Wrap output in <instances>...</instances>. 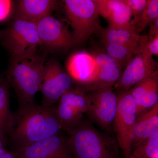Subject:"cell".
I'll list each match as a JSON object with an SVG mask.
<instances>
[{
    "mask_svg": "<svg viewBox=\"0 0 158 158\" xmlns=\"http://www.w3.org/2000/svg\"><path fill=\"white\" fill-rule=\"evenodd\" d=\"M62 130L56 107L34 104L19 109L15 116L14 124L9 134L19 148L55 135Z\"/></svg>",
    "mask_w": 158,
    "mask_h": 158,
    "instance_id": "obj_1",
    "label": "cell"
},
{
    "mask_svg": "<svg viewBox=\"0 0 158 158\" xmlns=\"http://www.w3.org/2000/svg\"><path fill=\"white\" fill-rule=\"evenodd\" d=\"M44 65V57L36 53L23 58H11L7 81L16 92L19 109L34 104L35 95L41 90Z\"/></svg>",
    "mask_w": 158,
    "mask_h": 158,
    "instance_id": "obj_2",
    "label": "cell"
},
{
    "mask_svg": "<svg viewBox=\"0 0 158 158\" xmlns=\"http://www.w3.org/2000/svg\"><path fill=\"white\" fill-rule=\"evenodd\" d=\"M68 133L73 158H120L117 141L89 122L82 120Z\"/></svg>",
    "mask_w": 158,
    "mask_h": 158,
    "instance_id": "obj_3",
    "label": "cell"
},
{
    "mask_svg": "<svg viewBox=\"0 0 158 158\" xmlns=\"http://www.w3.org/2000/svg\"><path fill=\"white\" fill-rule=\"evenodd\" d=\"M63 2L77 44L86 42L100 27L95 0H65Z\"/></svg>",
    "mask_w": 158,
    "mask_h": 158,
    "instance_id": "obj_4",
    "label": "cell"
},
{
    "mask_svg": "<svg viewBox=\"0 0 158 158\" xmlns=\"http://www.w3.org/2000/svg\"><path fill=\"white\" fill-rule=\"evenodd\" d=\"M3 44L11 58H20L36 53L42 45L36 23L15 17L2 37Z\"/></svg>",
    "mask_w": 158,
    "mask_h": 158,
    "instance_id": "obj_5",
    "label": "cell"
},
{
    "mask_svg": "<svg viewBox=\"0 0 158 158\" xmlns=\"http://www.w3.org/2000/svg\"><path fill=\"white\" fill-rule=\"evenodd\" d=\"M116 94L117 109L113 127L123 158H127L132 151V138L137 117L135 102L129 90Z\"/></svg>",
    "mask_w": 158,
    "mask_h": 158,
    "instance_id": "obj_6",
    "label": "cell"
},
{
    "mask_svg": "<svg viewBox=\"0 0 158 158\" xmlns=\"http://www.w3.org/2000/svg\"><path fill=\"white\" fill-rule=\"evenodd\" d=\"M113 88L86 91L88 100L87 113L103 129L110 131L113 127L117 106V96Z\"/></svg>",
    "mask_w": 158,
    "mask_h": 158,
    "instance_id": "obj_7",
    "label": "cell"
},
{
    "mask_svg": "<svg viewBox=\"0 0 158 158\" xmlns=\"http://www.w3.org/2000/svg\"><path fill=\"white\" fill-rule=\"evenodd\" d=\"M73 81L56 60L44 65L41 90L42 106L51 107L59 101L65 93L73 88Z\"/></svg>",
    "mask_w": 158,
    "mask_h": 158,
    "instance_id": "obj_8",
    "label": "cell"
},
{
    "mask_svg": "<svg viewBox=\"0 0 158 158\" xmlns=\"http://www.w3.org/2000/svg\"><path fill=\"white\" fill-rule=\"evenodd\" d=\"M59 102L57 116L63 130L69 132L81 121L83 115L87 113V92L80 87L73 88L62 95Z\"/></svg>",
    "mask_w": 158,
    "mask_h": 158,
    "instance_id": "obj_9",
    "label": "cell"
},
{
    "mask_svg": "<svg viewBox=\"0 0 158 158\" xmlns=\"http://www.w3.org/2000/svg\"><path fill=\"white\" fill-rule=\"evenodd\" d=\"M36 24L41 44L49 49L68 50L77 44L68 27L51 15L40 19Z\"/></svg>",
    "mask_w": 158,
    "mask_h": 158,
    "instance_id": "obj_10",
    "label": "cell"
},
{
    "mask_svg": "<svg viewBox=\"0 0 158 158\" xmlns=\"http://www.w3.org/2000/svg\"><path fill=\"white\" fill-rule=\"evenodd\" d=\"M13 152L18 158H73L68 138L60 133Z\"/></svg>",
    "mask_w": 158,
    "mask_h": 158,
    "instance_id": "obj_11",
    "label": "cell"
},
{
    "mask_svg": "<svg viewBox=\"0 0 158 158\" xmlns=\"http://www.w3.org/2000/svg\"><path fill=\"white\" fill-rule=\"evenodd\" d=\"M157 69L153 57L136 54L126 66L113 89L118 92L128 91L136 84L150 76Z\"/></svg>",
    "mask_w": 158,
    "mask_h": 158,
    "instance_id": "obj_12",
    "label": "cell"
},
{
    "mask_svg": "<svg viewBox=\"0 0 158 158\" xmlns=\"http://www.w3.org/2000/svg\"><path fill=\"white\" fill-rule=\"evenodd\" d=\"M67 73L74 82L85 89L96 79L99 70L92 54L85 51L74 53L67 60Z\"/></svg>",
    "mask_w": 158,
    "mask_h": 158,
    "instance_id": "obj_13",
    "label": "cell"
},
{
    "mask_svg": "<svg viewBox=\"0 0 158 158\" xmlns=\"http://www.w3.org/2000/svg\"><path fill=\"white\" fill-rule=\"evenodd\" d=\"M99 14L107 20L109 26L131 28V12L123 0H95Z\"/></svg>",
    "mask_w": 158,
    "mask_h": 158,
    "instance_id": "obj_14",
    "label": "cell"
},
{
    "mask_svg": "<svg viewBox=\"0 0 158 158\" xmlns=\"http://www.w3.org/2000/svg\"><path fill=\"white\" fill-rule=\"evenodd\" d=\"M158 134V103L137 116L132 138V150Z\"/></svg>",
    "mask_w": 158,
    "mask_h": 158,
    "instance_id": "obj_15",
    "label": "cell"
},
{
    "mask_svg": "<svg viewBox=\"0 0 158 158\" xmlns=\"http://www.w3.org/2000/svg\"><path fill=\"white\" fill-rule=\"evenodd\" d=\"M58 4V1L55 0H20L17 2L15 17L36 23L51 15Z\"/></svg>",
    "mask_w": 158,
    "mask_h": 158,
    "instance_id": "obj_16",
    "label": "cell"
},
{
    "mask_svg": "<svg viewBox=\"0 0 158 158\" xmlns=\"http://www.w3.org/2000/svg\"><path fill=\"white\" fill-rule=\"evenodd\" d=\"M96 33L98 34L102 43H115L137 48L141 37L132 27L115 28L108 26L102 28L100 26Z\"/></svg>",
    "mask_w": 158,
    "mask_h": 158,
    "instance_id": "obj_17",
    "label": "cell"
},
{
    "mask_svg": "<svg viewBox=\"0 0 158 158\" xmlns=\"http://www.w3.org/2000/svg\"><path fill=\"white\" fill-rule=\"evenodd\" d=\"M9 83L0 79V133L9 134L14 123L15 115L9 107Z\"/></svg>",
    "mask_w": 158,
    "mask_h": 158,
    "instance_id": "obj_18",
    "label": "cell"
},
{
    "mask_svg": "<svg viewBox=\"0 0 158 158\" xmlns=\"http://www.w3.org/2000/svg\"><path fill=\"white\" fill-rule=\"evenodd\" d=\"M122 73V69L120 68H100L95 80L83 89L88 91L95 89L113 88Z\"/></svg>",
    "mask_w": 158,
    "mask_h": 158,
    "instance_id": "obj_19",
    "label": "cell"
},
{
    "mask_svg": "<svg viewBox=\"0 0 158 158\" xmlns=\"http://www.w3.org/2000/svg\"><path fill=\"white\" fill-rule=\"evenodd\" d=\"M102 44L104 45L106 53L117 61L122 68L127 66L136 55L138 49L115 43L103 42Z\"/></svg>",
    "mask_w": 158,
    "mask_h": 158,
    "instance_id": "obj_20",
    "label": "cell"
},
{
    "mask_svg": "<svg viewBox=\"0 0 158 158\" xmlns=\"http://www.w3.org/2000/svg\"><path fill=\"white\" fill-rule=\"evenodd\" d=\"M157 19L158 0H147L144 10L135 21L131 23V27L137 33L140 34Z\"/></svg>",
    "mask_w": 158,
    "mask_h": 158,
    "instance_id": "obj_21",
    "label": "cell"
},
{
    "mask_svg": "<svg viewBox=\"0 0 158 158\" xmlns=\"http://www.w3.org/2000/svg\"><path fill=\"white\" fill-rule=\"evenodd\" d=\"M127 158H158V134L134 148Z\"/></svg>",
    "mask_w": 158,
    "mask_h": 158,
    "instance_id": "obj_22",
    "label": "cell"
},
{
    "mask_svg": "<svg viewBox=\"0 0 158 158\" xmlns=\"http://www.w3.org/2000/svg\"><path fill=\"white\" fill-rule=\"evenodd\" d=\"M157 84H158L157 70L150 76L139 82L129 90L135 100L136 107L139 104L146 92Z\"/></svg>",
    "mask_w": 158,
    "mask_h": 158,
    "instance_id": "obj_23",
    "label": "cell"
},
{
    "mask_svg": "<svg viewBox=\"0 0 158 158\" xmlns=\"http://www.w3.org/2000/svg\"><path fill=\"white\" fill-rule=\"evenodd\" d=\"M136 54L149 57L158 56V34L153 37L141 36Z\"/></svg>",
    "mask_w": 158,
    "mask_h": 158,
    "instance_id": "obj_24",
    "label": "cell"
},
{
    "mask_svg": "<svg viewBox=\"0 0 158 158\" xmlns=\"http://www.w3.org/2000/svg\"><path fill=\"white\" fill-rule=\"evenodd\" d=\"M99 68H120L121 65L116 60L103 52H95L92 54Z\"/></svg>",
    "mask_w": 158,
    "mask_h": 158,
    "instance_id": "obj_25",
    "label": "cell"
},
{
    "mask_svg": "<svg viewBox=\"0 0 158 158\" xmlns=\"http://www.w3.org/2000/svg\"><path fill=\"white\" fill-rule=\"evenodd\" d=\"M129 8L132 15L131 23L138 19L144 10L147 4V0H123Z\"/></svg>",
    "mask_w": 158,
    "mask_h": 158,
    "instance_id": "obj_26",
    "label": "cell"
},
{
    "mask_svg": "<svg viewBox=\"0 0 158 158\" xmlns=\"http://www.w3.org/2000/svg\"><path fill=\"white\" fill-rule=\"evenodd\" d=\"M13 9V2L10 0H0V22L8 19Z\"/></svg>",
    "mask_w": 158,
    "mask_h": 158,
    "instance_id": "obj_27",
    "label": "cell"
},
{
    "mask_svg": "<svg viewBox=\"0 0 158 158\" xmlns=\"http://www.w3.org/2000/svg\"><path fill=\"white\" fill-rule=\"evenodd\" d=\"M149 26L148 36L153 37L158 34V19L152 23Z\"/></svg>",
    "mask_w": 158,
    "mask_h": 158,
    "instance_id": "obj_28",
    "label": "cell"
},
{
    "mask_svg": "<svg viewBox=\"0 0 158 158\" xmlns=\"http://www.w3.org/2000/svg\"><path fill=\"white\" fill-rule=\"evenodd\" d=\"M0 158H18L13 152L5 149L4 148H0Z\"/></svg>",
    "mask_w": 158,
    "mask_h": 158,
    "instance_id": "obj_29",
    "label": "cell"
},
{
    "mask_svg": "<svg viewBox=\"0 0 158 158\" xmlns=\"http://www.w3.org/2000/svg\"><path fill=\"white\" fill-rule=\"evenodd\" d=\"M6 142V139L5 136L0 133V148H4Z\"/></svg>",
    "mask_w": 158,
    "mask_h": 158,
    "instance_id": "obj_30",
    "label": "cell"
},
{
    "mask_svg": "<svg viewBox=\"0 0 158 158\" xmlns=\"http://www.w3.org/2000/svg\"><path fill=\"white\" fill-rule=\"evenodd\" d=\"M4 33H5V31H2V30H0V39L2 38Z\"/></svg>",
    "mask_w": 158,
    "mask_h": 158,
    "instance_id": "obj_31",
    "label": "cell"
}]
</instances>
